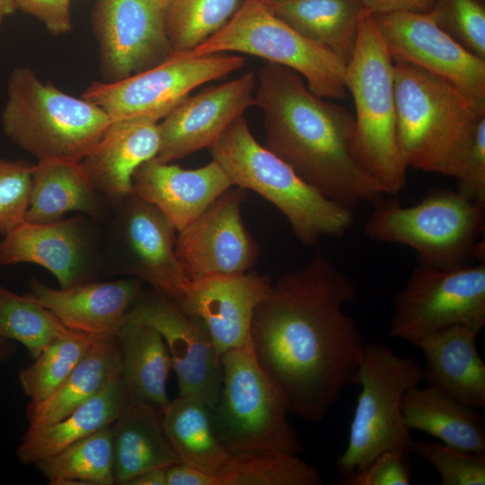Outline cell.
I'll use <instances>...</instances> for the list:
<instances>
[{
  "label": "cell",
  "instance_id": "obj_1",
  "mask_svg": "<svg viewBox=\"0 0 485 485\" xmlns=\"http://www.w3.org/2000/svg\"><path fill=\"white\" fill-rule=\"evenodd\" d=\"M356 296L352 278L317 251L272 283L256 306L253 352L289 413L320 422L343 390L356 384L366 342L343 310Z\"/></svg>",
  "mask_w": 485,
  "mask_h": 485
},
{
  "label": "cell",
  "instance_id": "obj_2",
  "mask_svg": "<svg viewBox=\"0 0 485 485\" xmlns=\"http://www.w3.org/2000/svg\"><path fill=\"white\" fill-rule=\"evenodd\" d=\"M256 80L254 105L263 114L266 148L346 208L385 195L360 159L352 113L313 93L287 67L267 63Z\"/></svg>",
  "mask_w": 485,
  "mask_h": 485
},
{
  "label": "cell",
  "instance_id": "obj_3",
  "mask_svg": "<svg viewBox=\"0 0 485 485\" xmlns=\"http://www.w3.org/2000/svg\"><path fill=\"white\" fill-rule=\"evenodd\" d=\"M396 131L407 166L456 178L485 118L481 103L452 83L393 60Z\"/></svg>",
  "mask_w": 485,
  "mask_h": 485
},
{
  "label": "cell",
  "instance_id": "obj_4",
  "mask_svg": "<svg viewBox=\"0 0 485 485\" xmlns=\"http://www.w3.org/2000/svg\"><path fill=\"white\" fill-rule=\"evenodd\" d=\"M208 149L234 186L251 190L272 203L303 244L315 246L323 238L342 236L352 228L353 210L321 194L261 146L243 115Z\"/></svg>",
  "mask_w": 485,
  "mask_h": 485
},
{
  "label": "cell",
  "instance_id": "obj_5",
  "mask_svg": "<svg viewBox=\"0 0 485 485\" xmlns=\"http://www.w3.org/2000/svg\"><path fill=\"white\" fill-rule=\"evenodd\" d=\"M110 122L99 106L42 81L28 66L15 67L9 76L4 133L38 161L80 163Z\"/></svg>",
  "mask_w": 485,
  "mask_h": 485
},
{
  "label": "cell",
  "instance_id": "obj_6",
  "mask_svg": "<svg viewBox=\"0 0 485 485\" xmlns=\"http://www.w3.org/2000/svg\"><path fill=\"white\" fill-rule=\"evenodd\" d=\"M394 197L383 196L373 203L363 227L367 238L406 245L425 266L459 267L472 258L485 261V206L441 188L412 206Z\"/></svg>",
  "mask_w": 485,
  "mask_h": 485
},
{
  "label": "cell",
  "instance_id": "obj_7",
  "mask_svg": "<svg viewBox=\"0 0 485 485\" xmlns=\"http://www.w3.org/2000/svg\"><path fill=\"white\" fill-rule=\"evenodd\" d=\"M346 87L353 97L360 159L384 194L396 196L407 182L398 146L393 59L374 15L362 10L356 48L347 64Z\"/></svg>",
  "mask_w": 485,
  "mask_h": 485
},
{
  "label": "cell",
  "instance_id": "obj_8",
  "mask_svg": "<svg viewBox=\"0 0 485 485\" xmlns=\"http://www.w3.org/2000/svg\"><path fill=\"white\" fill-rule=\"evenodd\" d=\"M421 381L420 362L401 357L384 344H365L356 375L361 391L347 447L336 459L339 478L365 469L386 450L410 451L412 438L401 405L404 393Z\"/></svg>",
  "mask_w": 485,
  "mask_h": 485
},
{
  "label": "cell",
  "instance_id": "obj_9",
  "mask_svg": "<svg viewBox=\"0 0 485 485\" xmlns=\"http://www.w3.org/2000/svg\"><path fill=\"white\" fill-rule=\"evenodd\" d=\"M223 379L212 408L215 431L231 454L304 451L282 398L260 368L251 341L222 356Z\"/></svg>",
  "mask_w": 485,
  "mask_h": 485
},
{
  "label": "cell",
  "instance_id": "obj_10",
  "mask_svg": "<svg viewBox=\"0 0 485 485\" xmlns=\"http://www.w3.org/2000/svg\"><path fill=\"white\" fill-rule=\"evenodd\" d=\"M242 53L287 67L309 89L327 99H343L347 65L276 16L260 0H243L227 23L190 53Z\"/></svg>",
  "mask_w": 485,
  "mask_h": 485
},
{
  "label": "cell",
  "instance_id": "obj_11",
  "mask_svg": "<svg viewBox=\"0 0 485 485\" xmlns=\"http://www.w3.org/2000/svg\"><path fill=\"white\" fill-rule=\"evenodd\" d=\"M176 235L163 211L131 193L103 224V275L137 278L179 304L190 280L175 253Z\"/></svg>",
  "mask_w": 485,
  "mask_h": 485
},
{
  "label": "cell",
  "instance_id": "obj_12",
  "mask_svg": "<svg viewBox=\"0 0 485 485\" xmlns=\"http://www.w3.org/2000/svg\"><path fill=\"white\" fill-rule=\"evenodd\" d=\"M461 324L485 326V261L454 268L419 264L394 296L389 337L417 347Z\"/></svg>",
  "mask_w": 485,
  "mask_h": 485
},
{
  "label": "cell",
  "instance_id": "obj_13",
  "mask_svg": "<svg viewBox=\"0 0 485 485\" xmlns=\"http://www.w3.org/2000/svg\"><path fill=\"white\" fill-rule=\"evenodd\" d=\"M244 65L239 55L174 53L150 69L116 82H93L82 97L102 109L111 121H161L197 87L221 79Z\"/></svg>",
  "mask_w": 485,
  "mask_h": 485
},
{
  "label": "cell",
  "instance_id": "obj_14",
  "mask_svg": "<svg viewBox=\"0 0 485 485\" xmlns=\"http://www.w3.org/2000/svg\"><path fill=\"white\" fill-rule=\"evenodd\" d=\"M103 224L81 214L47 224L24 221L0 242V266L32 263L48 269L61 288L103 274Z\"/></svg>",
  "mask_w": 485,
  "mask_h": 485
},
{
  "label": "cell",
  "instance_id": "obj_15",
  "mask_svg": "<svg viewBox=\"0 0 485 485\" xmlns=\"http://www.w3.org/2000/svg\"><path fill=\"white\" fill-rule=\"evenodd\" d=\"M93 30L104 82H116L169 59L164 0H97Z\"/></svg>",
  "mask_w": 485,
  "mask_h": 485
},
{
  "label": "cell",
  "instance_id": "obj_16",
  "mask_svg": "<svg viewBox=\"0 0 485 485\" xmlns=\"http://www.w3.org/2000/svg\"><path fill=\"white\" fill-rule=\"evenodd\" d=\"M127 321L152 326L161 333L172 357L179 396L198 400L212 410L222 384L223 366L204 322L151 287L143 288Z\"/></svg>",
  "mask_w": 485,
  "mask_h": 485
},
{
  "label": "cell",
  "instance_id": "obj_17",
  "mask_svg": "<svg viewBox=\"0 0 485 485\" xmlns=\"http://www.w3.org/2000/svg\"><path fill=\"white\" fill-rule=\"evenodd\" d=\"M246 198L247 190L230 188L177 232L175 253L190 280L242 274L256 264L260 248L242 217Z\"/></svg>",
  "mask_w": 485,
  "mask_h": 485
},
{
  "label": "cell",
  "instance_id": "obj_18",
  "mask_svg": "<svg viewBox=\"0 0 485 485\" xmlns=\"http://www.w3.org/2000/svg\"><path fill=\"white\" fill-rule=\"evenodd\" d=\"M393 60L419 66L485 103V60L444 31L431 12L374 15Z\"/></svg>",
  "mask_w": 485,
  "mask_h": 485
},
{
  "label": "cell",
  "instance_id": "obj_19",
  "mask_svg": "<svg viewBox=\"0 0 485 485\" xmlns=\"http://www.w3.org/2000/svg\"><path fill=\"white\" fill-rule=\"evenodd\" d=\"M256 75L249 71L232 81L186 97L158 122L156 160L171 163L209 147L254 105Z\"/></svg>",
  "mask_w": 485,
  "mask_h": 485
},
{
  "label": "cell",
  "instance_id": "obj_20",
  "mask_svg": "<svg viewBox=\"0 0 485 485\" xmlns=\"http://www.w3.org/2000/svg\"><path fill=\"white\" fill-rule=\"evenodd\" d=\"M269 276L256 271L190 280L177 305L206 325L221 357L251 341L256 306L269 293Z\"/></svg>",
  "mask_w": 485,
  "mask_h": 485
},
{
  "label": "cell",
  "instance_id": "obj_21",
  "mask_svg": "<svg viewBox=\"0 0 485 485\" xmlns=\"http://www.w3.org/2000/svg\"><path fill=\"white\" fill-rule=\"evenodd\" d=\"M145 285L137 278L125 277L56 289L32 278L28 294L69 330L95 337H114Z\"/></svg>",
  "mask_w": 485,
  "mask_h": 485
},
{
  "label": "cell",
  "instance_id": "obj_22",
  "mask_svg": "<svg viewBox=\"0 0 485 485\" xmlns=\"http://www.w3.org/2000/svg\"><path fill=\"white\" fill-rule=\"evenodd\" d=\"M233 186L215 160L199 168L183 169L153 158L141 164L132 179L133 193L163 211L177 232Z\"/></svg>",
  "mask_w": 485,
  "mask_h": 485
},
{
  "label": "cell",
  "instance_id": "obj_23",
  "mask_svg": "<svg viewBox=\"0 0 485 485\" xmlns=\"http://www.w3.org/2000/svg\"><path fill=\"white\" fill-rule=\"evenodd\" d=\"M158 149V122L111 121L80 164L95 189L114 207L133 193L134 172L145 162L154 158Z\"/></svg>",
  "mask_w": 485,
  "mask_h": 485
},
{
  "label": "cell",
  "instance_id": "obj_24",
  "mask_svg": "<svg viewBox=\"0 0 485 485\" xmlns=\"http://www.w3.org/2000/svg\"><path fill=\"white\" fill-rule=\"evenodd\" d=\"M483 327L461 324L419 342L422 381L473 408L485 407V364L476 340Z\"/></svg>",
  "mask_w": 485,
  "mask_h": 485
},
{
  "label": "cell",
  "instance_id": "obj_25",
  "mask_svg": "<svg viewBox=\"0 0 485 485\" xmlns=\"http://www.w3.org/2000/svg\"><path fill=\"white\" fill-rule=\"evenodd\" d=\"M75 211L101 224L111 216L113 206L95 189L80 163L41 160L34 163L25 221L47 224Z\"/></svg>",
  "mask_w": 485,
  "mask_h": 485
},
{
  "label": "cell",
  "instance_id": "obj_26",
  "mask_svg": "<svg viewBox=\"0 0 485 485\" xmlns=\"http://www.w3.org/2000/svg\"><path fill=\"white\" fill-rule=\"evenodd\" d=\"M112 449L117 484L127 485L147 470L179 463L164 432L161 410L130 395L112 424Z\"/></svg>",
  "mask_w": 485,
  "mask_h": 485
},
{
  "label": "cell",
  "instance_id": "obj_27",
  "mask_svg": "<svg viewBox=\"0 0 485 485\" xmlns=\"http://www.w3.org/2000/svg\"><path fill=\"white\" fill-rule=\"evenodd\" d=\"M405 426L461 451L485 454L484 416L433 386L409 389L401 400Z\"/></svg>",
  "mask_w": 485,
  "mask_h": 485
},
{
  "label": "cell",
  "instance_id": "obj_28",
  "mask_svg": "<svg viewBox=\"0 0 485 485\" xmlns=\"http://www.w3.org/2000/svg\"><path fill=\"white\" fill-rule=\"evenodd\" d=\"M128 396L121 374L114 376L99 392L60 420L43 428H28L17 448V457L23 463L34 464L111 426Z\"/></svg>",
  "mask_w": 485,
  "mask_h": 485
},
{
  "label": "cell",
  "instance_id": "obj_29",
  "mask_svg": "<svg viewBox=\"0 0 485 485\" xmlns=\"http://www.w3.org/2000/svg\"><path fill=\"white\" fill-rule=\"evenodd\" d=\"M121 374L117 336L98 338L65 381L48 398L26 408L29 428L51 425L84 404Z\"/></svg>",
  "mask_w": 485,
  "mask_h": 485
},
{
  "label": "cell",
  "instance_id": "obj_30",
  "mask_svg": "<svg viewBox=\"0 0 485 485\" xmlns=\"http://www.w3.org/2000/svg\"><path fill=\"white\" fill-rule=\"evenodd\" d=\"M284 22L346 65L356 48L360 0H287L267 5Z\"/></svg>",
  "mask_w": 485,
  "mask_h": 485
},
{
  "label": "cell",
  "instance_id": "obj_31",
  "mask_svg": "<svg viewBox=\"0 0 485 485\" xmlns=\"http://www.w3.org/2000/svg\"><path fill=\"white\" fill-rule=\"evenodd\" d=\"M117 340L128 394L162 410L170 401L166 383L172 360L161 333L152 326L127 321Z\"/></svg>",
  "mask_w": 485,
  "mask_h": 485
},
{
  "label": "cell",
  "instance_id": "obj_32",
  "mask_svg": "<svg viewBox=\"0 0 485 485\" xmlns=\"http://www.w3.org/2000/svg\"><path fill=\"white\" fill-rule=\"evenodd\" d=\"M161 412L179 463L216 476L231 454L215 431L211 408L198 400L178 396Z\"/></svg>",
  "mask_w": 485,
  "mask_h": 485
},
{
  "label": "cell",
  "instance_id": "obj_33",
  "mask_svg": "<svg viewBox=\"0 0 485 485\" xmlns=\"http://www.w3.org/2000/svg\"><path fill=\"white\" fill-rule=\"evenodd\" d=\"M35 467L52 485H112V425L40 460Z\"/></svg>",
  "mask_w": 485,
  "mask_h": 485
},
{
  "label": "cell",
  "instance_id": "obj_34",
  "mask_svg": "<svg viewBox=\"0 0 485 485\" xmlns=\"http://www.w3.org/2000/svg\"><path fill=\"white\" fill-rule=\"evenodd\" d=\"M217 485H322L318 470L298 454L274 450L231 454Z\"/></svg>",
  "mask_w": 485,
  "mask_h": 485
},
{
  "label": "cell",
  "instance_id": "obj_35",
  "mask_svg": "<svg viewBox=\"0 0 485 485\" xmlns=\"http://www.w3.org/2000/svg\"><path fill=\"white\" fill-rule=\"evenodd\" d=\"M71 331L30 294L21 295L0 286V336L22 344L32 359Z\"/></svg>",
  "mask_w": 485,
  "mask_h": 485
},
{
  "label": "cell",
  "instance_id": "obj_36",
  "mask_svg": "<svg viewBox=\"0 0 485 485\" xmlns=\"http://www.w3.org/2000/svg\"><path fill=\"white\" fill-rule=\"evenodd\" d=\"M98 338L72 331L50 342L31 365L22 368L19 381L30 402L41 401L54 392Z\"/></svg>",
  "mask_w": 485,
  "mask_h": 485
},
{
  "label": "cell",
  "instance_id": "obj_37",
  "mask_svg": "<svg viewBox=\"0 0 485 485\" xmlns=\"http://www.w3.org/2000/svg\"><path fill=\"white\" fill-rule=\"evenodd\" d=\"M165 22L175 53L195 49L221 30L237 10L239 0H164Z\"/></svg>",
  "mask_w": 485,
  "mask_h": 485
},
{
  "label": "cell",
  "instance_id": "obj_38",
  "mask_svg": "<svg viewBox=\"0 0 485 485\" xmlns=\"http://www.w3.org/2000/svg\"><path fill=\"white\" fill-rule=\"evenodd\" d=\"M430 12L444 31L472 54L485 60L482 0H436Z\"/></svg>",
  "mask_w": 485,
  "mask_h": 485
},
{
  "label": "cell",
  "instance_id": "obj_39",
  "mask_svg": "<svg viewBox=\"0 0 485 485\" xmlns=\"http://www.w3.org/2000/svg\"><path fill=\"white\" fill-rule=\"evenodd\" d=\"M410 451L437 471L441 485L485 484V454L461 451L443 443L413 439Z\"/></svg>",
  "mask_w": 485,
  "mask_h": 485
},
{
  "label": "cell",
  "instance_id": "obj_40",
  "mask_svg": "<svg viewBox=\"0 0 485 485\" xmlns=\"http://www.w3.org/2000/svg\"><path fill=\"white\" fill-rule=\"evenodd\" d=\"M34 163L0 157V234H9L25 221Z\"/></svg>",
  "mask_w": 485,
  "mask_h": 485
},
{
  "label": "cell",
  "instance_id": "obj_41",
  "mask_svg": "<svg viewBox=\"0 0 485 485\" xmlns=\"http://www.w3.org/2000/svg\"><path fill=\"white\" fill-rule=\"evenodd\" d=\"M411 453L389 449L377 455L365 469L336 481L338 485H409L413 473Z\"/></svg>",
  "mask_w": 485,
  "mask_h": 485
},
{
  "label": "cell",
  "instance_id": "obj_42",
  "mask_svg": "<svg viewBox=\"0 0 485 485\" xmlns=\"http://www.w3.org/2000/svg\"><path fill=\"white\" fill-rule=\"evenodd\" d=\"M455 180L459 193L485 206V118L478 125L463 168Z\"/></svg>",
  "mask_w": 485,
  "mask_h": 485
},
{
  "label": "cell",
  "instance_id": "obj_43",
  "mask_svg": "<svg viewBox=\"0 0 485 485\" xmlns=\"http://www.w3.org/2000/svg\"><path fill=\"white\" fill-rule=\"evenodd\" d=\"M16 9L35 17L53 35L72 31L70 0H14Z\"/></svg>",
  "mask_w": 485,
  "mask_h": 485
},
{
  "label": "cell",
  "instance_id": "obj_44",
  "mask_svg": "<svg viewBox=\"0 0 485 485\" xmlns=\"http://www.w3.org/2000/svg\"><path fill=\"white\" fill-rule=\"evenodd\" d=\"M364 9L373 15L395 12L428 13L436 0H360Z\"/></svg>",
  "mask_w": 485,
  "mask_h": 485
},
{
  "label": "cell",
  "instance_id": "obj_45",
  "mask_svg": "<svg viewBox=\"0 0 485 485\" xmlns=\"http://www.w3.org/2000/svg\"><path fill=\"white\" fill-rule=\"evenodd\" d=\"M166 485H217V479L198 468L176 463L166 470Z\"/></svg>",
  "mask_w": 485,
  "mask_h": 485
},
{
  "label": "cell",
  "instance_id": "obj_46",
  "mask_svg": "<svg viewBox=\"0 0 485 485\" xmlns=\"http://www.w3.org/2000/svg\"><path fill=\"white\" fill-rule=\"evenodd\" d=\"M167 468L147 470L128 481L127 485H166Z\"/></svg>",
  "mask_w": 485,
  "mask_h": 485
},
{
  "label": "cell",
  "instance_id": "obj_47",
  "mask_svg": "<svg viewBox=\"0 0 485 485\" xmlns=\"http://www.w3.org/2000/svg\"><path fill=\"white\" fill-rule=\"evenodd\" d=\"M16 10L14 0H0V31L4 20Z\"/></svg>",
  "mask_w": 485,
  "mask_h": 485
},
{
  "label": "cell",
  "instance_id": "obj_48",
  "mask_svg": "<svg viewBox=\"0 0 485 485\" xmlns=\"http://www.w3.org/2000/svg\"><path fill=\"white\" fill-rule=\"evenodd\" d=\"M13 353V344L9 342V340L0 336V363L10 358Z\"/></svg>",
  "mask_w": 485,
  "mask_h": 485
},
{
  "label": "cell",
  "instance_id": "obj_49",
  "mask_svg": "<svg viewBox=\"0 0 485 485\" xmlns=\"http://www.w3.org/2000/svg\"><path fill=\"white\" fill-rule=\"evenodd\" d=\"M260 1L264 3L266 5H270V4L280 3L287 0H260Z\"/></svg>",
  "mask_w": 485,
  "mask_h": 485
}]
</instances>
